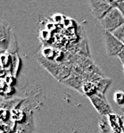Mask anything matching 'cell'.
Returning <instances> with one entry per match:
<instances>
[{
	"label": "cell",
	"mask_w": 124,
	"mask_h": 133,
	"mask_svg": "<svg viewBox=\"0 0 124 133\" xmlns=\"http://www.w3.org/2000/svg\"><path fill=\"white\" fill-rule=\"evenodd\" d=\"M0 49L2 53H9L13 55L17 53V41L13 29L5 22H1V29H0Z\"/></svg>",
	"instance_id": "obj_1"
},
{
	"label": "cell",
	"mask_w": 124,
	"mask_h": 133,
	"mask_svg": "<svg viewBox=\"0 0 124 133\" xmlns=\"http://www.w3.org/2000/svg\"><path fill=\"white\" fill-rule=\"evenodd\" d=\"M100 23L105 31L113 33L115 30L124 24V17L121 11L115 6L100 20Z\"/></svg>",
	"instance_id": "obj_2"
},
{
	"label": "cell",
	"mask_w": 124,
	"mask_h": 133,
	"mask_svg": "<svg viewBox=\"0 0 124 133\" xmlns=\"http://www.w3.org/2000/svg\"><path fill=\"white\" fill-rule=\"evenodd\" d=\"M93 17L100 21L111 9L116 6V1L109 0H93L89 2Z\"/></svg>",
	"instance_id": "obj_3"
},
{
	"label": "cell",
	"mask_w": 124,
	"mask_h": 133,
	"mask_svg": "<svg viewBox=\"0 0 124 133\" xmlns=\"http://www.w3.org/2000/svg\"><path fill=\"white\" fill-rule=\"evenodd\" d=\"M104 38H105L106 55L108 56H118V55L123 50L124 44L120 41L116 37L113 36V33L105 31L104 34Z\"/></svg>",
	"instance_id": "obj_4"
},
{
	"label": "cell",
	"mask_w": 124,
	"mask_h": 133,
	"mask_svg": "<svg viewBox=\"0 0 124 133\" xmlns=\"http://www.w3.org/2000/svg\"><path fill=\"white\" fill-rule=\"evenodd\" d=\"M88 98L92 105L97 110V112L100 114V116H107L108 117L110 114H113L111 106L105 99V97L95 94L94 96L89 97Z\"/></svg>",
	"instance_id": "obj_5"
},
{
	"label": "cell",
	"mask_w": 124,
	"mask_h": 133,
	"mask_svg": "<svg viewBox=\"0 0 124 133\" xmlns=\"http://www.w3.org/2000/svg\"><path fill=\"white\" fill-rule=\"evenodd\" d=\"M109 123L113 133H124V121L117 114H112L108 116Z\"/></svg>",
	"instance_id": "obj_6"
},
{
	"label": "cell",
	"mask_w": 124,
	"mask_h": 133,
	"mask_svg": "<svg viewBox=\"0 0 124 133\" xmlns=\"http://www.w3.org/2000/svg\"><path fill=\"white\" fill-rule=\"evenodd\" d=\"M23 100L24 99H22V98H19V97H15L10 100H2L1 109H5V110H8V111H12V110L17 108Z\"/></svg>",
	"instance_id": "obj_7"
},
{
	"label": "cell",
	"mask_w": 124,
	"mask_h": 133,
	"mask_svg": "<svg viewBox=\"0 0 124 133\" xmlns=\"http://www.w3.org/2000/svg\"><path fill=\"white\" fill-rule=\"evenodd\" d=\"M12 56V69H11V72H12V76L16 77L19 72V70L21 68V59L20 56L18 55V53L16 54H13Z\"/></svg>",
	"instance_id": "obj_8"
},
{
	"label": "cell",
	"mask_w": 124,
	"mask_h": 133,
	"mask_svg": "<svg viewBox=\"0 0 124 133\" xmlns=\"http://www.w3.org/2000/svg\"><path fill=\"white\" fill-rule=\"evenodd\" d=\"M82 89L85 95L88 97H91V96H94L97 94V84L91 81H86L82 86Z\"/></svg>",
	"instance_id": "obj_9"
},
{
	"label": "cell",
	"mask_w": 124,
	"mask_h": 133,
	"mask_svg": "<svg viewBox=\"0 0 124 133\" xmlns=\"http://www.w3.org/2000/svg\"><path fill=\"white\" fill-rule=\"evenodd\" d=\"M99 133H113L107 116H101L99 118Z\"/></svg>",
	"instance_id": "obj_10"
},
{
	"label": "cell",
	"mask_w": 124,
	"mask_h": 133,
	"mask_svg": "<svg viewBox=\"0 0 124 133\" xmlns=\"http://www.w3.org/2000/svg\"><path fill=\"white\" fill-rule=\"evenodd\" d=\"M112 82L111 79H100V81H97L95 84H97V94L105 97V90L107 89V88L109 87L110 83Z\"/></svg>",
	"instance_id": "obj_11"
},
{
	"label": "cell",
	"mask_w": 124,
	"mask_h": 133,
	"mask_svg": "<svg viewBox=\"0 0 124 133\" xmlns=\"http://www.w3.org/2000/svg\"><path fill=\"white\" fill-rule=\"evenodd\" d=\"M113 100L118 105H124V91H116L113 95Z\"/></svg>",
	"instance_id": "obj_12"
},
{
	"label": "cell",
	"mask_w": 124,
	"mask_h": 133,
	"mask_svg": "<svg viewBox=\"0 0 124 133\" xmlns=\"http://www.w3.org/2000/svg\"><path fill=\"white\" fill-rule=\"evenodd\" d=\"M113 34L114 37H116L120 41H121L124 44V24L118 28L117 30H115L113 32Z\"/></svg>",
	"instance_id": "obj_13"
},
{
	"label": "cell",
	"mask_w": 124,
	"mask_h": 133,
	"mask_svg": "<svg viewBox=\"0 0 124 133\" xmlns=\"http://www.w3.org/2000/svg\"><path fill=\"white\" fill-rule=\"evenodd\" d=\"M1 120L3 123H7L11 119V111L5 109H1Z\"/></svg>",
	"instance_id": "obj_14"
},
{
	"label": "cell",
	"mask_w": 124,
	"mask_h": 133,
	"mask_svg": "<svg viewBox=\"0 0 124 133\" xmlns=\"http://www.w3.org/2000/svg\"><path fill=\"white\" fill-rule=\"evenodd\" d=\"M52 20L53 22H54V23H62V22H64V20H65V18L64 17V15L61 14H54V15L52 16Z\"/></svg>",
	"instance_id": "obj_15"
},
{
	"label": "cell",
	"mask_w": 124,
	"mask_h": 133,
	"mask_svg": "<svg viewBox=\"0 0 124 133\" xmlns=\"http://www.w3.org/2000/svg\"><path fill=\"white\" fill-rule=\"evenodd\" d=\"M0 130H1V133H12V131H13V129H12V127L9 124L3 123V122H2Z\"/></svg>",
	"instance_id": "obj_16"
},
{
	"label": "cell",
	"mask_w": 124,
	"mask_h": 133,
	"mask_svg": "<svg viewBox=\"0 0 124 133\" xmlns=\"http://www.w3.org/2000/svg\"><path fill=\"white\" fill-rule=\"evenodd\" d=\"M43 54L46 57H49V56L52 57L53 56H54V50L51 48H45L43 50Z\"/></svg>",
	"instance_id": "obj_17"
},
{
	"label": "cell",
	"mask_w": 124,
	"mask_h": 133,
	"mask_svg": "<svg viewBox=\"0 0 124 133\" xmlns=\"http://www.w3.org/2000/svg\"><path fill=\"white\" fill-rule=\"evenodd\" d=\"M116 7L121 11L124 17V1H116Z\"/></svg>",
	"instance_id": "obj_18"
},
{
	"label": "cell",
	"mask_w": 124,
	"mask_h": 133,
	"mask_svg": "<svg viewBox=\"0 0 124 133\" xmlns=\"http://www.w3.org/2000/svg\"><path fill=\"white\" fill-rule=\"evenodd\" d=\"M54 27H56L54 23H53V22H51V23H48L47 25H46V30H47L48 31H50V30H54Z\"/></svg>",
	"instance_id": "obj_19"
},
{
	"label": "cell",
	"mask_w": 124,
	"mask_h": 133,
	"mask_svg": "<svg viewBox=\"0 0 124 133\" xmlns=\"http://www.w3.org/2000/svg\"><path fill=\"white\" fill-rule=\"evenodd\" d=\"M118 57H119V59L121 60V62L124 63V48H123V50L118 55Z\"/></svg>",
	"instance_id": "obj_20"
},
{
	"label": "cell",
	"mask_w": 124,
	"mask_h": 133,
	"mask_svg": "<svg viewBox=\"0 0 124 133\" xmlns=\"http://www.w3.org/2000/svg\"><path fill=\"white\" fill-rule=\"evenodd\" d=\"M123 67H124V63H123Z\"/></svg>",
	"instance_id": "obj_21"
}]
</instances>
